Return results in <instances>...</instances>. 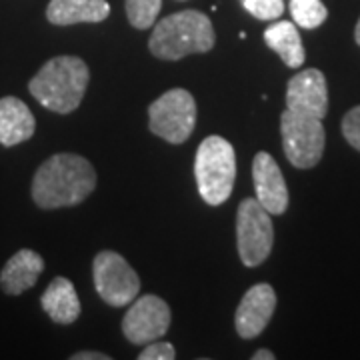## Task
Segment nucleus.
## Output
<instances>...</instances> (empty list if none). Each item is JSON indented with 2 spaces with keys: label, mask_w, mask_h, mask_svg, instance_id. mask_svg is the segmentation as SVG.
I'll return each mask as SVG.
<instances>
[{
  "label": "nucleus",
  "mask_w": 360,
  "mask_h": 360,
  "mask_svg": "<svg viewBox=\"0 0 360 360\" xmlns=\"http://www.w3.org/2000/svg\"><path fill=\"white\" fill-rule=\"evenodd\" d=\"M281 134L284 155L292 167L312 168L321 162L326 144L321 118L298 115L286 108L281 116Z\"/></svg>",
  "instance_id": "obj_5"
},
{
  "label": "nucleus",
  "mask_w": 360,
  "mask_h": 360,
  "mask_svg": "<svg viewBox=\"0 0 360 360\" xmlns=\"http://www.w3.org/2000/svg\"><path fill=\"white\" fill-rule=\"evenodd\" d=\"M90 72L86 63L78 56H54L28 82L30 94L44 108L56 115L77 110L86 89Z\"/></svg>",
  "instance_id": "obj_2"
},
{
  "label": "nucleus",
  "mask_w": 360,
  "mask_h": 360,
  "mask_svg": "<svg viewBox=\"0 0 360 360\" xmlns=\"http://www.w3.org/2000/svg\"><path fill=\"white\" fill-rule=\"evenodd\" d=\"M92 278L98 296L110 307H127L141 292L136 270L115 250H103L92 262Z\"/></svg>",
  "instance_id": "obj_8"
},
{
  "label": "nucleus",
  "mask_w": 360,
  "mask_h": 360,
  "mask_svg": "<svg viewBox=\"0 0 360 360\" xmlns=\"http://www.w3.org/2000/svg\"><path fill=\"white\" fill-rule=\"evenodd\" d=\"M141 360H174L176 359V352H174V347L170 342H148L146 348L139 354Z\"/></svg>",
  "instance_id": "obj_22"
},
{
  "label": "nucleus",
  "mask_w": 360,
  "mask_h": 360,
  "mask_svg": "<svg viewBox=\"0 0 360 360\" xmlns=\"http://www.w3.org/2000/svg\"><path fill=\"white\" fill-rule=\"evenodd\" d=\"M40 304L52 321L58 324H72L80 316V300L77 288L65 276H56L44 295L40 298Z\"/></svg>",
  "instance_id": "obj_16"
},
{
  "label": "nucleus",
  "mask_w": 360,
  "mask_h": 360,
  "mask_svg": "<svg viewBox=\"0 0 360 360\" xmlns=\"http://www.w3.org/2000/svg\"><path fill=\"white\" fill-rule=\"evenodd\" d=\"M264 42L269 44L270 51H274L283 58L286 66L298 68L300 65H304L307 54H304V46H302V40L295 22L281 20V22L270 25L264 30Z\"/></svg>",
  "instance_id": "obj_17"
},
{
  "label": "nucleus",
  "mask_w": 360,
  "mask_h": 360,
  "mask_svg": "<svg viewBox=\"0 0 360 360\" xmlns=\"http://www.w3.org/2000/svg\"><path fill=\"white\" fill-rule=\"evenodd\" d=\"M240 4L258 20H274L284 13L283 0H240Z\"/></svg>",
  "instance_id": "obj_20"
},
{
  "label": "nucleus",
  "mask_w": 360,
  "mask_h": 360,
  "mask_svg": "<svg viewBox=\"0 0 360 360\" xmlns=\"http://www.w3.org/2000/svg\"><path fill=\"white\" fill-rule=\"evenodd\" d=\"M194 176L206 205L226 202L236 180V155L231 142L217 134L200 142L194 160Z\"/></svg>",
  "instance_id": "obj_4"
},
{
  "label": "nucleus",
  "mask_w": 360,
  "mask_h": 360,
  "mask_svg": "<svg viewBox=\"0 0 360 360\" xmlns=\"http://www.w3.org/2000/svg\"><path fill=\"white\" fill-rule=\"evenodd\" d=\"M342 134L347 142L360 153V106L350 108L342 118Z\"/></svg>",
  "instance_id": "obj_21"
},
{
  "label": "nucleus",
  "mask_w": 360,
  "mask_h": 360,
  "mask_svg": "<svg viewBox=\"0 0 360 360\" xmlns=\"http://www.w3.org/2000/svg\"><path fill=\"white\" fill-rule=\"evenodd\" d=\"M274 229L270 214L257 198H245L236 210V246L245 266H258L270 257Z\"/></svg>",
  "instance_id": "obj_7"
},
{
  "label": "nucleus",
  "mask_w": 360,
  "mask_h": 360,
  "mask_svg": "<svg viewBox=\"0 0 360 360\" xmlns=\"http://www.w3.org/2000/svg\"><path fill=\"white\" fill-rule=\"evenodd\" d=\"M290 14L300 28H319L326 20L328 11L321 0H290Z\"/></svg>",
  "instance_id": "obj_18"
},
{
  "label": "nucleus",
  "mask_w": 360,
  "mask_h": 360,
  "mask_svg": "<svg viewBox=\"0 0 360 360\" xmlns=\"http://www.w3.org/2000/svg\"><path fill=\"white\" fill-rule=\"evenodd\" d=\"M96 188V172L78 155H54L44 160L32 179V200L40 208H65L84 202Z\"/></svg>",
  "instance_id": "obj_1"
},
{
  "label": "nucleus",
  "mask_w": 360,
  "mask_h": 360,
  "mask_svg": "<svg viewBox=\"0 0 360 360\" xmlns=\"http://www.w3.org/2000/svg\"><path fill=\"white\" fill-rule=\"evenodd\" d=\"M170 326V309L156 295H144L132 300V307L122 319V333L129 342L142 347L168 333Z\"/></svg>",
  "instance_id": "obj_9"
},
{
  "label": "nucleus",
  "mask_w": 360,
  "mask_h": 360,
  "mask_svg": "<svg viewBox=\"0 0 360 360\" xmlns=\"http://www.w3.org/2000/svg\"><path fill=\"white\" fill-rule=\"evenodd\" d=\"M110 14L106 0H51L46 18L51 25L70 26L78 22H103Z\"/></svg>",
  "instance_id": "obj_15"
},
{
  "label": "nucleus",
  "mask_w": 360,
  "mask_h": 360,
  "mask_svg": "<svg viewBox=\"0 0 360 360\" xmlns=\"http://www.w3.org/2000/svg\"><path fill=\"white\" fill-rule=\"evenodd\" d=\"M252 180L257 200L269 214H284L288 208V188L283 170L269 153H258L252 160Z\"/></svg>",
  "instance_id": "obj_12"
},
{
  "label": "nucleus",
  "mask_w": 360,
  "mask_h": 360,
  "mask_svg": "<svg viewBox=\"0 0 360 360\" xmlns=\"http://www.w3.org/2000/svg\"><path fill=\"white\" fill-rule=\"evenodd\" d=\"M37 130V120L20 98H0V144L16 146L28 141Z\"/></svg>",
  "instance_id": "obj_14"
},
{
  "label": "nucleus",
  "mask_w": 360,
  "mask_h": 360,
  "mask_svg": "<svg viewBox=\"0 0 360 360\" xmlns=\"http://www.w3.org/2000/svg\"><path fill=\"white\" fill-rule=\"evenodd\" d=\"M286 108L298 115L324 118L328 112V86L326 78L319 68L300 70L288 80L286 89Z\"/></svg>",
  "instance_id": "obj_10"
},
{
  "label": "nucleus",
  "mask_w": 360,
  "mask_h": 360,
  "mask_svg": "<svg viewBox=\"0 0 360 360\" xmlns=\"http://www.w3.org/2000/svg\"><path fill=\"white\" fill-rule=\"evenodd\" d=\"M72 360H110L108 354H104V352H77V354H72L70 356Z\"/></svg>",
  "instance_id": "obj_23"
},
{
  "label": "nucleus",
  "mask_w": 360,
  "mask_h": 360,
  "mask_svg": "<svg viewBox=\"0 0 360 360\" xmlns=\"http://www.w3.org/2000/svg\"><path fill=\"white\" fill-rule=\"evenodd\" d=\"M44 270V260L39 252L22 248L4 264L0 272V286L6 295H22L25 290L32 288Z\"/></svg>",
  "instance_id": "obj_13"
},
{
  "label": "nucleus",
  "mask_w": 360,
  "mask_h": 360,
  "mask_svg": "<svg viewBox=\"0 0 360 360\" xmlns=\"http://www.w3.org/2000/svg\"><path fill=\"white\" fill-rule=\"evenodd\" d=\"M150 132L170 144H182L191 139L196 127V101L184 89H172L148 108Z\"/></svg>",
  "instance_id": "obj_6"
},
{
  "label": "nucleus",
  "mask_w": 360,
  "mask_h": 360,
  "mask_svg": "<svg viewBox=\"0 0 360 360\" xmlns=\"http://www.w3.org/2000/svg\"><path fill=\"white\" fill-rule=\"evenodd\" d=\"M276 309V292L270 284H255L248 288L234 314V326L240 338H257L266 326Z\"/></svg>",
  "instance_id": "obj_11"
},
{
  "label": "nucleus",
  "mask_w": 360,
  "mask_h": 360,
  "mask_svg": "<svg viewBox=\"0 0 360 360\" xmlns=\"http://www.w3.org/2000/svg\"><path fill=\"white\" fill-rule=\"evenodd\" d=\"M129 22L139 30H146L155 25L162 8V0H124Z\"/></svg>",
  "instance_id": "obj_19"
},
{
  "label": "nucleus",
  "mask_w": 360,
  "mask_h": 360,
  "mask_svg": "<svg viewBox=\"0 0 360 360\" xmlns=\"http://www.w3.org/2000/svg\"><path fill=\"white\" fill-rule=\"evenodd\" d=\"M214 40V26L206 14L182 11L162 18L153 28L148 49L160 60H180L188 54L208 52Z\"/></svg>",
  "instance_id": "obj_3"
},
{
  "label": "nucleus",
  "mask_w": 360,
  "mask_h": 360,
  "mask_svg": "<svg viewBox=\"0 0 360 360\" xmlns=\"http://www.w3.org/2000/svg\"><path fill=\"white\" fill-rule=\"evenodd\" d=\"M274 352H270V350H258L252 354V360H274Z\"/></svg>",
  "instance_id": "obj_24"
},
{
  "label": "nucleus",
  "mask_w": 360,
  "mask_h": 360,
  "mask_svg": "<svg viewBox=\"0 0 360 360\" xmlns=\"http://www.w3.org/2000/svg\"><path fill=\"white\" fill-rule=\"evenodd\" d=\"M354 40H356V44L360 46V18L359 22H356V28H354Z\"/></svg>",
  "instance_id": "obj_25"
}]
</instances>
